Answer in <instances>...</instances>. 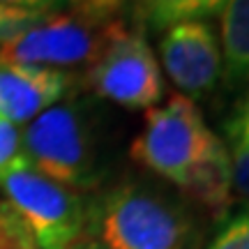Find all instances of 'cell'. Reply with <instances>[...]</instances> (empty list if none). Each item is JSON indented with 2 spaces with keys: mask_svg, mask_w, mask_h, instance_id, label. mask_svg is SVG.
Masks as SVG:
<instances>
[{
  "mask_svg": "<svg viewBox=\"0 0 249 249\" xmlns=\"http://www.w3.org/2000/svg\"><path fill=\"white\" fill-rule=\"evenodd\" d=\"M120 23L118 18L104 21L76 9L46 14L0 44V62L62 71L83 65L90 67Z\"/></svg>",
  "mask_w": 249,
  "mask_h": 249,
  "instance_id": "5b68a950",
  "label": "cell"
},
{
  "mask_svg": "<svg viewBox=\"0 0 249 249\" xmlns=\"http://www.w3.org/2000/svg\"><path fill=\"white\" fill-rule=\"evenodd\" d=\"M129 155L210 213L229 210L233 201L229 150L222 136L208 127L196 102L173 95L164 107L148 108Z\"/></svg>",
  "mask_w": 249,
  "mask_h": 249,
  "instance_id": "6da1fadb",
  "label": "cell"
},
{
  "mask_svg": "<svg viewBox=\"0 0 249 249\" xmlns=\"http://www.w3.org/2000/svg\"><path fill=\"white\" fill-rule=\"evenodd\" d=\"M67 249H104V247L97 245V242L92 240V238H88V235H81L79 240H74Z\"/></svg>",
  "mask_w": 249,
  "mask_h": 249,
  "instance_id": "d6986e66",
  "label": "cell"
},
{
  "mask_svg": "<svg viewBox=\"0 0 249 249\" xmlns=\"http://www.w3.org/2000/svg\"><path fill=\"white\" fill-rule=\"evenodd\" d=\"M226 150H229V160H231V187L233 194L242 198L249 205V145L242 143L238 136L226 132Z\"/></svg>",
  "mask_w": 249,
  "mask_h": 249,
  "instance_id": "8fae6325",
  "label": "cell"
},
{
  "mask_svg": "<svg viewBox=\"0 0 249 249\" xmlns=\"http://www.w3.org/2000/svg\"><path fill=\"white\" fill-rule=\"evenodd\" d=\"M127 0H71V9H76L81 14H88L95 18H116V14L123 9Z\"/></svg>",
  "mask_w": 249,
  "mask_h": 249,
  "instance_id": "2e32d148",
  "label": "cell"
},
{
  "mask_svg": "<svg viewBox=\"0 0 249 249\" xmlns=\"http://www.w3.org/2000/svg\"><path fill=\"white\" fill-rule=\"evenodd\" d=\"M42 17H46V14L0 5V44L7 42V39H12V37L17 35V33H21L23 28L33 26V23L39 21Z\"/></svg>",
  "mask_w": 249,
  "mask_h": 249,
  "instance_id": "5bb4252c",
  "label": "cell"
},
{
  "mask_svg": "<svg viewBox=\"0 0 249 249\" xmlns=\"http://www.w3.org/2000/svg\"><path fill=\"white\" fill-rule=\"evenodd\" d=\"M83 235L104 249H187L192 222L169 196L124 182L88 205Z\"/></svg>",
  "mask_w": 249,
  "mask_h": 249,
  "instance_id": "7a4b0ae2",
  "label": "cell"
},
{
  "mask_svg": "<svg viewBox=\"0 0 249 249\" xmlns=\"http://www.w3.org/2000/svg\"><path fill=\"white\" fill-rule=\"evenodd\" d=\"M208 249H249V210L229 217Z\"/></svg>",
  "mask_w": 249,
  "mask_h": 249,
  "instance_id": "4fadbf2b",
  "label": "cell"
},
{
  "mask_svg": "<svg viewBox=\"0 0 249 249\" xmlns=\"http://www.w3.org/2000/svg\"><path fill=\"white\" fill-rule=\"evenodd\" d=\"M21 155V132L17 124L0 118V171L7 169Z\"/></svg>",
  "mask_w": 249,
  "mask_h": 249,
  "instance_id": "9a60e30c",
  "label": "cell"
},
{
  "mask_svg": "<svg viewBox=\"0 0 249 249\" xmlns=\"http://www.w3.org/2000/svg\"><path fill=\"white\" fill-rule=\"evenodd\" d=\"M71 86L74 76L70 71L0 62V118L17 127L30 123L62 102Z\"/></svg>",
  "mask_w": 249,
  "mask_h": 249,
  "instance_id": "ba28073f",
  "label": "cell"
},
{
  "mask_svg": "<svg viewBox=\"0 0 249 249\" xmlns=\"http://www.w3.org/2000/svg\"><path fill=\"white\" fill-rule=\"evenodd\" d=\"M0 5L39 12V14H55V12H65L71 5V0H0Z\"/></svg>",
  "mask_w": 249,
  "mask_h": 249,
  "instance_id": "ac0fdd59",
  "label": "cell"
},
{
  "mask_svg": "<svg viewBox=\"0 0 249 249\" xmlns=\"http://www.w3.org/2000/svg\"><path fill=\"white\" fill-rule=\"evenodd\" d=\"M226 132H231L233 136H238L242 143L249 145V83H247V90L245 95L240 97L238 102V108H235V116L224 124Z\"/></svg>",
  "mask_w": 249,
  "mask_h": 249,
  "instance_id": "e0dca14e",
  "label": "cell"
},
{
  "mask_svg": "<svg viewBox=\"0 0 249 249\" xmlns=\"http://www.w3.org/2000/svg\"><path fill=\"white\" fill-rule=\"evenodd\" d=\"M21 155L42 176L74 192L99 182L97 124L83 99L58 102L21 132Z\"/></svg>",
  "mask_w": 249,
  "mask_h": 249,
  "instance_id": "3957f363",
  "label": "cell"
},
{
  "mask_svg": "<svg viewBox=\"0 0 249 249\" xmlns=\"http://www.w3.org/2000/svg\"><path fill=\"white\" fill-rule=\"evenodd\" d=\"M35 240L23 219L9 203H0V249H35Z\"/></svg>",
  "mask_w": 249,
  "mask_h": 249,
  "instance_id": "7c38bea8",
  "label": "cell"
},
{
  "mask_svg": "<svg viewBox=\"0 0 249 249\" xmlns=\"http://www.w3.org/2000/svg\"><path fill=\"white\" fill-rule=\"evenodd\" d=\"M0 192L39 249H67L86 233L88 205L79 192L42 176L23 155L0 171Z\"/></svg>",
  "mask_w": 249,
  "mask_h": 249,
  "instance_id": "277c9868",
  "label": "cell"
},
{
  "mask_svg": "<svg viewBox=\"0 0 249 249\" xmlns=\"http://www.w3.org/2000/svg\"><path fill=\"white\" fill-rule=\"evenodd\" d=\"M222 79L229 88L249 83V0H229L222 9Z\"/></svg>",
  "mask_w": 249,
  "mask_h": 249,
  "instance_id": "9c48e42d",
  "label": "cell"
},
{
  "mask_svg": "<svg viewBox=\"0 0 249 249\" xmlns=\"http://www.w3.org/2000/svg\"><path fill=\"white\" fill-rule=\"evenodd\" d=\"M86 86L97 97L124 108H152L166 92L160 60L145 33L124 23L86 70Z\"/></svg>",
  "mask_w": 249,
  "mask_h": 249,
  "instance_id": "8992f818",
  "label": "cell"
},
{
  "mask_svg": "<svg viewBox=\"0 0 249 249\" xmlns=\"http://www.w3.org/2000/svg\"><path fill=\"white\" fill-rule=\"evenodd\" d=\"M35 249H39V247H35Z\"/></svg>",
  "mask_w": 249,
  "mask_h": 249,
  "instance_id": "ffe728a7",
  "label": "cell"
},
{
  "mask_svg": "<svg viewBox=\"0 0 249 249\" xmlns=\"http://www.w3.org/2000/svg\"><path fill=\"white\" fill-rule=\"evenodd\" d=\"M136 28L164 33L178 23L219 17L229 0H127Z\"/></svg>",
  "mask_w": 249,
  "mask_h": 249,
  "instance_id": "30bf717a",
  "label": "cell"
},
{
  "mask_svg": "<svg viewBox=\"0 0 249 249\" xmlns=\"http://www.w3.org/2000/svg\"><path fill=\"white\" fill-rule=\"evenodd\" d=\"M160 60L182 97L205 99L222 81L219 35L208 21L178 23L161 33Z\"/></svg>",
  "mask_w": 249,
  "mask_h": 249,
  "instance_id": "52a82bcc",
  "label": "cell"
}]
</instances>
